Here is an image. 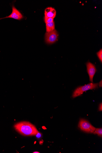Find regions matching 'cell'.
I'll return each instance as SVG.
<instances>
[{
    "label": "cell",
    "instance_id": "8",
    "mask_svg": "<svg viewBox=\"0 0 102 153\" xmlns=\"http://www.w3.org/2000/svg\"><path fill=\"white\" fill-rule=\"evenodd\" d=\"M55 24L54 22L46 24V29L47 32H49L55 30Z\"/></svg>",
    "mask_w": 102,
    "mask_h": 153
},
{
    "label": "cell",
    "instance_id": "12",
    "mask_svg": "<svg viewBox=\"0 0 102 153\" xmlns=\"http://www.w3.org/2000/svg\"><path fill=\"white\" fill-rule=\"evenodd\" d=\"M36 135V136L38 138H40L42 137V134L39 133V132Z\"/></svg>",
    "mask_w": 102,
    "mask_h": 153
},
{
    "label": "cell",
    "instance_id": "5",
    "mask_svg": "<svg viewBox=\"0 0 102 153\" xmlns=\"http://www.w3.org/2000/svg\"><path fill=\"white\" fill-rule=\"evenodd\" d=\"M86 66L87 71L89 76L90 81L93 82L94 76L97 71L96 66L90 62H87Z\"/></svg>",
    "mask_w": 102,
    "mask_h": 153
},
{
    "label": "cell",
    "instance_id": "7",
    "mask_svg": "<svg viewBox=\"0 0 102 153\" xmlns=\"http://www.w3.org/2000/svg\"><path fill=\"white\" fill-rule=\"evenodd\" d=\"M56 11L54 8L51 7L47 8L45 11V17L54 19L56 16Z\"/></svg>",
    "mask_w": 102,
    "mask_h": 153
},
{
    "label": "cell",
    "instance_id": "15",
    "mask_svg": "<svg viewBox=\"0 0 102 153\" xmlns=\"http://www.w3.org/2000/svg\"><path fill=\"white\" fill-rule=\"evenodd\" d=\"M33 153H39V152H34Z\"/></svg>",
    "mask_w": 102,
    "mask_h": 153
},
{
    "label": "cell",
    "instance_id": "9",
    "mask_svg": "<svg viewBox=\"0 0 102 153\" xmlns=\"http://www.w3.org/2000/svg\"><path fill=\"white\" fill-rule=\"evenodd\" d=\"M94 134H97L101 137L102 136V129L96 128L93 133Z\"/></svg>",
    "mask_w": 102,
    "mask_h": 153
},
{
    "label": "cell",
    "instance_id": "1",
    "mask_svg": "<svg viewBox=\"0 0 102 153\" xmlns=\"http://www.w3.org/2000/svg\"><path fill=\"white\" fill-rule=\"evenodd\" d=\"M14 128L20 134L25 136L36 135L38 132L34 125L28 122L17 123L15 124Z\"/></svg>",
    "mask_w": 102,
    "mask_h": 153
},
{
    "label": "cell",
    "instance_id": "10",
    "mask_svg": "<svg viewBox=\"0 0 102 153\" xmlns=\"http://www.w3.org/2000/svg\"><path fill=\"white\" fill-rule=\"evenodd\" d=\"M44 22L46 24L49 23L53 22V18L44 17Z\"/></svg>",
    "mask_w": 102,
    "mask_h": 153
},
{
    "label": "cell",
    "instance_id": "11",
    "mask_svg": "<svg viewBox=\"0 0 102 153\" xmlns=\"http://www.w3.org/2000/svg\"><path fill=\"white\" fill-rule=\"evenodd\" d=\"M97 56L99 60L101 61V63L102 62V50L101 49L97 53Z\"/></svg>",
    "mask_w": 102,
    "mask_h": 153
},
{
    "label": "cell",
    "instance_id": "14",
    "mask_svg": "<svg viewBox=\"0 0 102 153\" xmlns=\"http://www.w3.org/2000/svg\"><path fill=\"white\" fill-rule=\"evenodd\" d=\"M101 83H100V82H99V84H98V85H99V87H102V80L101 81Z\"/></svg>",
    "mask_w": 102,
    "mask_h": 153
},
{
    "label": "cell",
    "instance_id": "2",
    "mask_svg": "<svg viewBox=\"0 0 102 153\" xmlns=\"http://www.w3.org/2000/svg\"><path fill=\"white\" fill-rule=\"evenodd\" d=\"M98 83H90L85 86L79 87L74 90L72 95V98H75L80 96L87 90L96 89L98 88Z\"/></svg>",
    "mask_w": 102,
    "mask_h": 153
},
{
    "label": "cell",
    "instance_id": "4",
    "mask_svg": "<svg viewBox=\"0 0 102 153\" xmlns=\"http://www.w3.org/2000/svg\"><path fill=\"white\" fill-rule=\"evenodd\" d=\"M58 37V34L56 30L47 32L45 35L46 42L49 44L54 43L57 40Z\"/></svg>",
    "mask_w": 102,
    "mask_h": 153
},
{
    "label": "cell",
    "instance_id": "6",
    "mask_svg": "<svg viewBox=\"0 0 102 153\" xmlns=\"http://www.w3.org/2000/svg\"><path fill=\"white\" fill-rule=\"evenodd\" d=\"M11 18L18 20H21L23 18V16L21 13L14 6H13L12 11L11 14L8 16L3 18ZM3 18H1L0 19Z\"/></svg>",
    "mask_w": 102,
    "mask_h": 153
},
{
    "label": "cell",
    "instance_id": "3",
    "mask_svg": "<svg viewBox=\"0 0 102 153\" xmlns=\"http://www.w3.org/2000/svg\"><path fill=\"white\" fill-rule=\"evenodd\" d=\"M79 127L82 130L89 133H93L96 129L90 123L83 119L80 120Z\"/></svg>",
    "mask_w": 102,
    "mask_h": 153
},
{
    "label": "cell",
    "instance_id": "13",
    "mask_svg": "<svg viewBox=\"0 0 102 153\" xmlns=\"http://www.w3.org/2000/svg\"><path fill=\"white\" fill-rule=\"evenodd\" d=\"M99 111H102V105L101 103V104H100L99 105Z\"/></svg>",
    "mask_w": 102,
    "mask_h": 153
}]
</instances>
